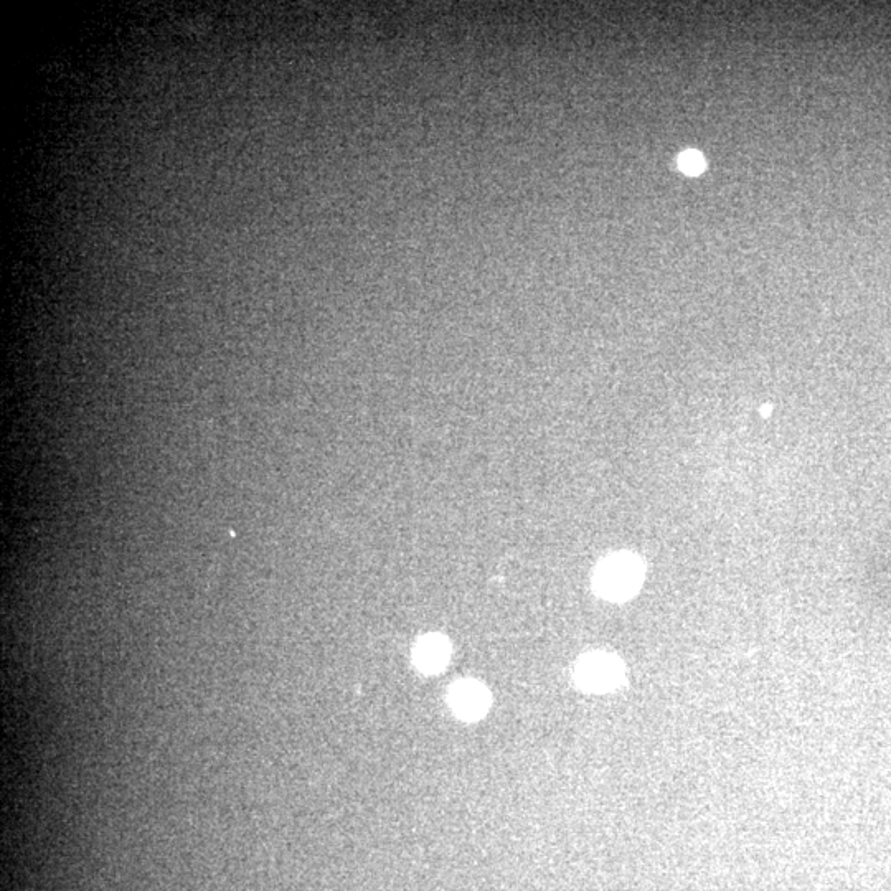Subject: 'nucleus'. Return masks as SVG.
Wrapping results in <instances>:
<instances>
[{
  "label": "nucleus",
  "instance_id": "1",
  "mask_svg": "<svg viewBox=\"0 0 891 891\" xmlns=\"http://www.w3.org/2000/svg\"><path fill=\"white\" fill-rule=\"evenodd\" d=\"M642 568L641 561L627 553H619L598 566L594 575V588L603 598L611 601H621L636 593L641 586Z\"/></svg>",
  "mask_w": 891,
  "mask_h": 891
},
{
  "label": "nucleus",
  "instance_id": "2",
  "mask_svg": "<svg viewBox=\"0 0 891 891\" xmlns=\"http://www.w3.org/2000/svg\"><path fill=\"white\" fill-rule=\"evenodd\" d=\"M621 665L608 654H593L585 657L578 665V680L586 689L604 692L618 685Z\"/></svg>",
  "mask_w": 891,
  "mask_h": 891
},
{
  "label": "nucleus",
  "instance_id": "3",
  "mask_svg": "<svg viewBox=\"0 0 891 891\" xmlns=\"http://www.w3.org/2000/svg\"><path fill=\"white\" fill-rule=\"evenodd\" d=\"M449 703L459 717L474 720L486 712L489 695H487L486 689L476 682H461V684H456L453 692L449 695Z\"/></svg>",
  "mask_w": 891,
  "mask_h": 891
},
{
  "label": "nucleus",
  "instance_id": "4",
  "mask_svg": "<svg viewBox=\"0 0 891 891\" xmlns=\"http://www.w3.org/2000/svg\"><path fill=\"white\" fill-rule=\"evenodd\" d=\"M449 657V644L444 637L428 636L416 646L415 660L425 672H436L446 665Z\"/></svg>",
  "mask_w": 891,
  "mask_h": 891
},
{
  "label": "nucleus",
  "instance_id": "5",
  "mask_svg": "<svg viewBox=\"0 0 891 891\" xmlns=\"http://www.w3.org/2000/svg\"><path fill=\"white\" fill-rule=\"evenodd\" d=\"M680 169L690 175H697L705 169V161L703 157L695 151L684 152L679 157Z\"/></svg>",
  "mask_w": 891,
  "mask_h": 891
}]
</instances>
